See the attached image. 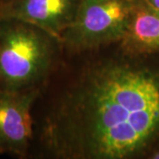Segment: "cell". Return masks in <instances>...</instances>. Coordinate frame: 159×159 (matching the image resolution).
Listing matches in <instances>:
<instances>
[{
  "mask_svg": "<svg viewBox=\"0 0 159 159\" xmlns=\"http://www.w3.org/2000/svg\"><path fill=\"white\" fill-rule=\"evenodd\" d=\"M32 115L30 159H150L159 149V53L119 43L63 50Z\"/></svg>",
  "mask_w": 159,
  "mask_h": 159,
  "instance_id": "cell-1",
  "label": "cell"
},
{
  "mask_svg": "<svg viewBox=\"0 0 159 159\" xmlns=\"http://www.w3.org/2000/svg\"><path fill=\"white\" fill-rule=\"evenodd\" d=\"M62 54L59 37L31 23L0 18V89L40 88Z\"/></svg>",
  "mask_w": 159,
  "mask_h": 159,
  "instance_id": "cell-2",
  "label": "cell"
},
{
  "mask_svg": "<svg viewBox=\"0 0 159 159\" xmlns=\"http://www.w3.org/2000/svg\"><path fill=\"white\" fill-rule=\"evenodd\" d=\"M132 9L133 0H80L74 21L60 35L63 50L79 52L119 43Z\"/></svg>",
  "mask_w": 159,
  "mask_h": 159,
  "instance_id": "cell-3",
  "label": "cell"
},
{
  "mask_svg": "<svg viewBox=\"0 0 159 159\" xmlns=\"http://www.w3.org/2000/svg\"><path fill=\"white\" fill-rule=\"evenodd\" d=\"M39 91L0 89V154L29 158L34 134L32 110Z\"/></svg>",
  "mask_w": 159,
  "mask_h": 159,
  "instance_id": "cell-4",
  "label": "cell"
},
{
  "mask_svg": "<svg viewBox=\"0 0 159 159\" xmlns=\"http://www.w3.org/2000/svg\"><path fill=\"white\" fill-rule=\"evenodd\" d=\"M80 0H0V18L34 24L60 38L73 23Z\"/></svg>",
  "mask_w": 159,
  "mask_h": 159,
  "instance_id": "cell-5",
  "label": "cell"
},
{
  "mask_svg": "<svg viewBox=\"0 0 159 159\" xmlns=\"http://www.w3.org/2000/svg\"><path fill=\"white\" fill-rule=\"evenodd\" d=\"M119 44L134 54L159 53V9L147 0H133L130 20Z\"/></svg>",
  "mask_w": 159,
  "mask_h": 159,
  "instance_id": "cell-6",
  "label": "cell"
},
{
  "mask_svg": "<svg viewBox=\"0 0 159 159\" xmlns=\"http://www.w3.org/2000/svg\"><path fill=\"white\" fill-rule=\"evenodd\" d=\"M150 5H152L154 7L159 9V0H147Z\"/></svg>",
  "mask_w": 159,
  "mask_h": 159,
  "instance_id": "cell-7",
  "label": "cell"
},
{
  "mask_svg": "<svg viewBox=\"0 0 159 159\" xmlns=\"http://www.w3.org/2000/svg\"><path fill=\"white\" fill-rule=\"evenodd\" d=\"M150 159H159V149L158 150H157V151L151 156Z\"/></svg>",
  "mask_w": 159,
  "mask_h": 159,
  "instance_id": "cell-8",
  "label": "cell"
}]
</instances>
